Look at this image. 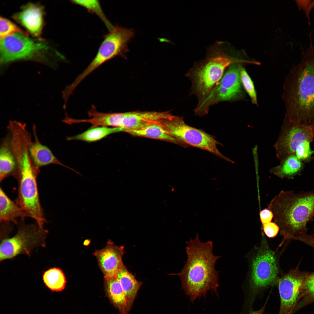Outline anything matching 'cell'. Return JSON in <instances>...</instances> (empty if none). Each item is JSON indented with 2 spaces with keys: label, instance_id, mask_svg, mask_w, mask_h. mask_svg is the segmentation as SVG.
<instances>
[{
  "label": "cell",
  "instance_id": "6da1fadb",
  "mask_svg": "<svg viewBox=\"0 0 314 314\" xmlns=\"http://www.w3.org/2000/svg\"><path fill=\"white\" fill-rule=\"evenodd\" d=\"M310 43L298 64L291 68L283 85L281 97L285 117L290 122L314 126V46Z\"/></svg>",
  "mask_w": 314,
  "mask_h": 314
},
{
  "label": "cell",
  "instance_id": "7a4b0ae2",
  "mask_svg": "<svg viewBox=\"0 0 314 314\" xmlns=\"http://www.w3.org/2000/svg\"><path fill=\"white\" fill-rule=\"evenodd\" d=\"M186 243L185 263L180 272L170 275L179 277L182 289L192 302L198 297L205 296L208 290L213 291L217 295L219 276L215 266L221 256L213 254V242H201L197 234L194 239L191 238Z\"/></svg>",
  "mask_w": 314,
  "mask_h": 314
},
{
  "label": "cell",
  "instance_id": "3957f363",
  "mask_svg": "<svg viewBox=\"0 0 314 314\" xmlns=\"http://www.w3.org/2000/svg\"><path fill=\"white\" fill-rule=\"evenodd\" d=\"M275 222L285 237L306 233L314 217V190L295 193L281 190L268 204Z\"/></svg>",
  "mask_w": 314,
  "mask_h": 314
},
{
  "label": "cell",
  "instance_id": "277c9868",
  "mask_svg": "<svg viewBox=\"0 0 314 314\" xmlns=\"http://www.w3.org/2000/svg\"><path fill=\"white\" fill-rule=\"evenodd\" d=\"M314 141V126L294 124L285 117L273 147L280 162L295 155L303 162L308 163L314 154L310 146Z\"/></svg>",
  "mask_w": 314,
  "mask_h": 314
},
{
  "label": "cell",
  "instance_id": "5b68a950",
  "mask_svg": "<svg viewBox=\"0 0 314 314\" xmlns=\"http://www.w3.org/2000/svg\"><path fill=\"white\" fill-rule=\"evenodd\" d=\"M233 61L222 51L218 44L210 48L206 59L193 73L195 90L202 97L201 101L210 94L222 78L226 69Z\"/></svg>",
  "mask_w": 314,
  "mask_h": 314
},
{
  "label": "cell",
  "instance_id": "8992f818",
  "mask_svg": "<svg viewBox=\"0 0 314 314\" xmlns=\"http://www.w3.org/2000/svg\"><path fill=\"white\" fill-rule=\"evenodd\" d=\"M134 35L133 29L118 25L104 36L97 53L90 63L75 79L74 84L78 86L90 74L106 61L117 56L125 57L129 50L128 43Z\"/></svg>",
  "mask_w": 314,
  "mask_h": 314
},
{
  "label": "cell",
  "instance_id": "52a82bcc",
  "mask_svg": "<svg viewBox=\"0 0 314 314\" xmlns=\"http://www.w3.org/2000/svg\"><path fill=\"white\" fill-rule=\"evenodd\" d=\"M47 230L36 222L22 224L13 236L6 238L1 241L0 246L1 261L14 258L20 254L30 256L35 248L45 246Z\"/></svg>",
  "mask_w": 314,
  "mask_h": 314
},
{
  "label": "cell",
  "instance_id": "ba28073f",
  "mask_svg": "<svg viewBox=\"0 0 314 314\" xmlns=\"http://www.w3.org/2000/svg\"><path fill=\"white\" fill-rule=\"evenodd\" d=\"M160 124L170 134L187 145L203 149L233 163L235 162L222 155L217 145L221 144L212 135L187 124L181 117L172 115L161 120Z\"/></svg>",
  "mask_w": 314,
  "mask_h": 314
},
{
  "label": "cell",
  "instance_id": "9c48e42d",
  "mask_svg": "<svg viewBox=\"0 0 314 314\" xmlns=\"http://www.w3.org/2000/svg\"><path fill=\"white\" fill-rule=\"evenodd\" d=\"M43 40H33L20 33L7 36L0 41L1 61L6 63L39 56L49 48Z\"/></svg>",
  "mask_w": 314,
  "mask_h": 314
},
{
  "label": "cell",
  "instance_id": "30bf717a",
  "mask_svg": "<svg viewBox=\"0 0 314 314\" xmlns=\"http://www.w3.org/2000/svg\"><path fill=\"white\" fill-rule=\"evenodd\" d=\"M278 272L274 253L267 246L261 247L252 263L251 282L252 286L260 288L272 284L276 279Z\"/></svg>",
  "mask_w": 314,
  "mask_h": 314
},
{
  "label": "cell",
  "instance_id": "8fae6325",
  "mask_svg": "<svg viewBox=\"0 0 314 314\" xmlns=\"http://www.w3.org/2000/svg\"><path fill=\"white\" fill-rule=\"evenodd\" d=\"M309 274L301 272L297 267L279 279L278 289L281 303L279 314H292L303 284Z\"/></svg>",
  "mask_w": 314,
  "mask_h": 314
},
{
  "label": "cell",
  "instance_id": "7c38bea8",
  "mask_svg": "<svg viewBox=\"0 0 314 314\" xmlns=\"http://www.w3.org/2000/svg\"><path fill=\"white\" fill-rule=\"evenodd\" d=\"M241 90L239 66L231 64L213 88L209 97L214 104L235 99Z\"/></svg>",
  "mask_w": 314,
  "mask_h": 314
},
{
  "label": "cell",
  "instance_id": "4fadbf2b",
  "mask_svg": "<svg viewBox=\"0 0 314 314\" xmlns=\"http://www.w3.org/2000/svg\"><path fill=\"white\" fill-rule=\"evenodd\" d=\"M124 247L109 242L105 248L94 253L105 279L116 276L124 266L122 261Z\"/></svg>",
  "mask_w": 314,
  "mask_h": 314
},
{
  "label": "cell",
  "instance_id": "5bb4252c",
  "mask_svg": "<svg viewBox=\"0 0 314 314\" xmlns=\"http://www.w3.org/2000/svg\"><path fill=\"white\" fill-rule=\"evenodd\" d=\"M44 7L37 4L29 3L21 11L14 15L13 18L24 27L33 36L41 38L43 26Z\"/></svg>",
  "mask_w": 314,
  "mask_h": 314
},
{
  "label": "cell",
  "instance_id": "9a60e30c",
  "mask_svg": "<svg viewBox=\"0 0 314 314\" xmlns=\"http://www.w3.org/2000/svg\"><path fill=\"white\" fill-rule=\"evenodd\" d=\"M33 130L35 140L30 144L29 151L31 159L35 167L40 169L43 166L56 164L64 167L80 174L74 169L63 164L47 146L41 143L38 138L36 128L34 125L33 126Z\"/></svg>",
  "mask_w": 314,
  "mask_h": 314
},
{
  "label": "cell",
  "instance_id": "2e32d148",
  "mask_svg": "<svg viewBox=\"0 0 314 314\" xmlns=\"http://www.w3.org/2000/svg\"><path fill=\"white\" fill-rule=\"evenodd\" d=\"M167 112H130L123 113L121 127L125 131L141 128L149 124L169 117Z\"/></svg>",
  "mask_w": 314,
  "mask_h": 314
},
{
  "label": "cell",
  "instance_id": "e0dca14e",
  "mask_svg": "<svg viewBox=\"0 0 314 314\" xmlns=\"http://www.w3.org/2000/svg\"><path fill=\"white\" fill-rule=\"evenodd\" d=\"M17 166L8 133L1 140L0 148V182L6 178L16 177Z\"/></svg>",
  "mask_w": 314,
  "mask_h": 314
},
{
  "label": "cell",
  "instance_id": "ac0fdd59",
  "mask_svg": "<svg viewBox=\"0 0 314 314\" xmlns=\"http://www.w3.org/2000/svg\"><path fill=\"white\" fill-rule=\"evenodd\" d=\"M160 121L149 124L138 129L127 130L125 132L135 136L165 141L184 147L188 146L170 134L160 124Z\"/></svg>",
  "mask_w": 314,
  "mask_h": 314
},
{
  "label": "cell",
  "instance_id": "d6986e66",
  "mask_svg": "<svg viewBox=\"0 0 314 314\" xmlns=\"http://www.w3.org/2000/svg\"><path fill=\"white\" fill-rule=\"evenodd\" d=\"M124 290L126 302V312L128 314L142 283L137 280L124 266L116 275Z\"/></svg>",
  "mask_w": 314,
  "mask_h": 314
},
{
  "label": "cell",
  "instance_id": "ffe728a7",
  "mask_svg": "<svg viewBox=\"0 0 314 314\" xmlns=\"http://www.w3.org/2000/svg\"><path fill=\"white\" fill-rule=\"evenodd\" d=\"M28 217L26 212L12 201L3 189H0V220L2 222H13L18 224L19 219Z\"/></svg>",
  "mask_w": 314,
  "mask_h": 314
},
{
  "label": "cell",
  "instance_id": "44dd1931",
  "mask_svg": "<svg viewBox=\"0 0 314 314\" xmlns=\"http://www.w3.org/2000/svg\"><path fill=\"white\" fill-rule=\"evenodd\" d=\"M280 162L279 165L271 168L270 171L281 179H293L301 174L304 166L303 162L295 155L289 156Z\"/></svg>",
  "mask_w": 314,
  "mask_h": 314
},
{
  "label": "cell",
  "instance_id": "7402d4cb",
  "mask_svg": "<svg viewBox=\"0 0 314 314\" xmlns=\"http://www.w3.org/2000/svg\"><path fill=\"white\" fill-rule=\"evenodd\" d=\"M123 128L119 127L99 126L91 127L85 131L72 137H68L67 140H79L87 142H93L100 140L111 134L125 132Z\"/></svg>",
  "mask_w": 314,
  "mask_h": 314
},
{
  "label": "cell",
  "instance_id": "603a6c76",
  "mask_svg": "<svg viewBox=\"0 0 314 314\" xmlns=\"http://www.w3.org/2000/svg\"><path fill=\"white\" fill-rule=\"evenodd\" d=\"M106 288L109 297L120 314H126L124 293L119 280L116 276L105 279Z\"/></svg>",
  "mask_w": 314,
  "mask_h": 314
},
{
  "label": "cell",
  "instance_id": "cb8c5ba5",
  "mask_svg": "<svg viewBox=\"0 0 314 314\" xmlns=\"http://www.w3.org/2000/svg\"><path fill=\"white\" fill-rule=\"evenodd\" d=\"M42 279L46 286L52 291H61L65 288V277L62 271L59 268H51L44 271Z\"/></svg>",
  "mask_w": 314,
  "mask_h": 314
},
{
  "label": "cell",
  "instance_id": "d4e9b609",
  "mask_svg": "<svg viewBox=\"0 0 314 314\" xmlns=\"http://www.w3.org/2000/svg\"><path fill=\"white\" fill-rule=\"evenodd\" d=\"M313 303H314V272L309 273L304 281L292 314Z\"/></svg>",
  "mask_w": 314,
  "mask_h": 314
},
{
  "label": "cell",
  "instance_id": "484cf974",
  "mask_svg": "<svg viewBox=\"0 0 314 314\" xmlns=\"http://www.w3.org/2000/svg\"><path fill=\"white\" fill-rule=\"evenodd\" d=\"M71 1L73 4L84 7L89 12L96 14L104 23L109 31L114 28L115 26L111 24L105 15L98 1L72 0Z\"/></svg>",
  "mask_w": 314,
  "mask_h": 314
},
{
  "label": "cell",
  "instance_id": "4316f807",
  "mask_svg": "<svg viewBox=\"0 0 314 314\" xmlns=\"http://www.w3.org/2000/svg\"><path fill=\"white\" fill-rule=\"evenodd\" d=\"M15 33L28 36V34L10 20L2 17L0 18V39Z\"/></svg>",
  "mask_w": 314,
  "mask_h": 314
},
{
  "label": "cell",
  "instance_id": "83f0119b",
  "mask_svg": "<svg viewBox=\"0 0 314 314\" xmlns=\"http://www.w3.org/2000/svg\"><path fill=\"white\" fill-rule=\"evenodd\" d=\"M241 82L247 93L250 96L251 102L258 105L257 95L253 81L245 69L239 66Z\"/></svg>",
  "mask_w": 314,
  "mask_h": 314
},
{
  "label": "cell",
  "instance_id": "f1b7e54d",
  "mask_svg": "<svg viewBox=\"0 0 314 314\" xmlns=\"http://www.w3.org/2000/svg\"><path fill=\"white\" fill-rule=\"evenodd\" d=\"M299 10H303L307 18L308 24L310 25V14L314 8V0H295Z\"/></svg>",
  "mask_w": 314,
  "mask_h": 314
},
{
  "label": "cell",
  "instance_id": "f546056e",
  "mask_svg": "<svg viewBox=\"0 0 314 314\" xmlns=\"http://www.w3.org/2000/svg\"><path fill=\"white\" fill-rule=\"evenodd\" d=\"M264 231L269 238H273L278 234L279 230V226L275 222H270L263 224Z\"/></svg>",
  "mask_w": 314,
  "mask_h": 314
},
{
  "label": "cell",
  "instance_id": "4dcf8cb0",
  "mask_svg": "<svg viewBox=\"0 0 314 314\" xmlns=\"http://www.w3.org/2000/svg\"><path fill=\"white\" fill-rule=\"evenodd\" d=\"M260 217L262 224H263L271 222L274 217V215L270 210L266 208L260 212Z\"/></svg>",
  "mask_w": 314,
  "mask_h": 314
},
{
  "label": "cell",
  "instance_id": "1f68e13d",
  "mask_svg": "<svg viewBox=\"0 0 314 314\" xmlns=\"http://www.w3.org/2000/svg\"><path fill=\"white\" fill-rule=\"evenodd\" d=\"M264 311V308L257 311L251 312L250 314H263Z\"/></svg>",
  "mask_w": 314,
  "mask_h": 314
},
{
  "label": "cell",
  "instance_id": "d6a6232c",
  "mask_svg": "<svg viewBox=\"0 0 314 314\" xmlns=\"http://www.w3.org/2000/svg\"><path fill=\"white\" fill-rule=\"evenodd\" d=\"M312 247L314 249V241L313 242L312 245Z\"/></svg>",
  "mask_w": 314,
  "mask_h": 314
}]
</instances>
